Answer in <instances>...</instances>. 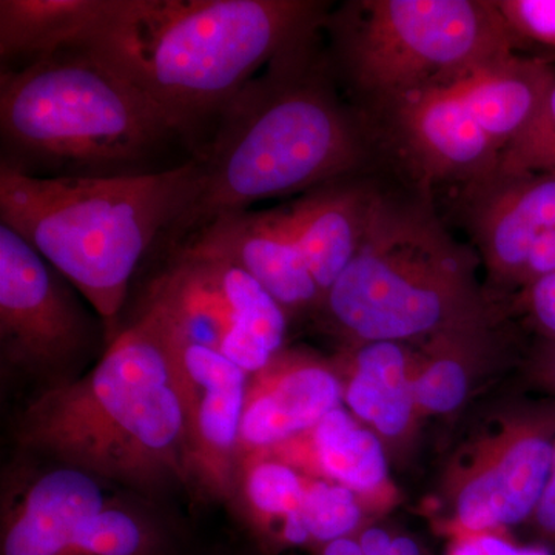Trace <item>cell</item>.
Returning <instances> with one entry per match:
<instances>
[{"instance_id":"obj_21","label":"cell","mask_w":555,"mask_h":555,"mask_svg":"<svg viewBox=\"0 0 555 555\" xmlns=\"http://www.w3.org/2000/svg\"><path fill=\"white\" fill-rule=\"evenodd\" d=\"M306 434L309 462L328 481L356 494H371L386 483L389 467L382 441L345 408L328 412Z\"/></svg>"},{"instance_id":"obj_23","label":"cell","mask_w":555,"mask_h":555,"mask_svg":"<svg viewBox=\"0 0 555 555\" xmlns=\"http://www.w3.org/2000/svg\"><path fill=\"white\" fill-rule=\"evenodd\" d=\"M301 517L310 542L326 545L332 540L356 534L363 513L356 492L334 481L317 480L306 488Z\"/></svg>"},{"instance_id":"obj_32","label":"cell","mask_w":555,"mask_h":555,"mask_svg":"<svg viewBox=\"0 0 555 555\" xmlns=\"http://www.w3.org/2000/svg\"><path fill=\"white\" fill-rule=\"evenodd\" d=\"M543 378L555 392V346L547 352L545 363H543Z\"/></svg>"},{"instance_id":"obj_24","label":"cell","mask_w":555,"mask_h":555,"mask_svg":"<svg viewBox=\"0 0 555 555\" xmlns=\"http://www.w3.org/2000/svg\"><path fill=\"white\" fill-rule=\"evenodd\" d=\"M555 175V82L524 133L500 155L495 177Z\"/></svg>"},{"instance_id":"obj_22","label":"cell","mask_w":555,"mask_h":555,"mask_svg":"<svg viewBox=\"0 0 555 555\" xmlns=\"http://www.w3.org/2000/svg\"><path fill=\"white\" fill-rule=\"evenodd\" d=\"M306 488L308 483L295 467L280 460L259 459L248 466V507L264 543L276 545L284 524L291 518L301 516Z\"/></svg>"},{"instance_id":"obj_25","label":"cell","mask_w":555,"mask_h":555,"mask_svg":"<svg viewBox=\"0 0 555 555\" xmlns=\"http://www.w3.org/2000/svg\"><path fill=\"white\" fill-rule=\"evenodd\" d=\"M412 387L416 406L429 414H451L469 389L465 363L455 356H438L412 379Z\"/></svg>"},{"instance_id":"obj_16","label":"cell","mask_w":555,"mask_h":555,"mask_svg":"<svg viewBox=\"0 0 555 555\" xmlns=\"http://www.w3.org/2000/svg\"><path fill=\"white\" fill-rule=\"evenodd\" d=\"M107 505L91 474L73 466L50 470L3 521L2 555H62L78 526Z\"/></svg>"},{"instance_id":"obj_1","label":"cell","mask_w":555,"mask_h":555,"mask_svg":"<svg viewBox=\"0 0 555 555\" xmlns=\"http://www.w3.org/2000/svg\"><path fill=\"white\" fill-rule=\"evenodd\" d=\"M320 30L281 51L219 113L199 145L198 195L152 261H166L218 219L353 177L363 166L366 139L335 91L327 56L318 54Z\"/></svg>"},{"instance_id":"obj_10","label":"cell","mask_w":555,"mask_h":555,"mask_svg":"<svg viewBox=\"0 0 555 555\" xmlns=\"http://www.w3.org/2000/svg\"><path fill=\"white\" fill-rule=\"evenodd\" d=\"M167 343L184 400L189 465L211 489L224 491L240 449L248 374L219 350Z\"/></svg>"},{"instance_id":"obj_20","label":"cell","mask_w":555,"mask_h":555,"mask_svg":"<svg viewBox=\"0 0 555 555\" xmlns=\"http://www.w3.org/2000/svg\"><path fill=\"white\" fill-rule=\"evenodd\" d=\"M403 343H363L353 360L345 401L382 437H400L414 415L415 398Z\"/></svg>"},{"instance_id":"obj_26","label":"cell","mask_w":555,"mask_h":555,"mask_svg":"<svg viewBox=\"0 0 555 555\" xmlns=\"http://www.w3.org/2000/svg\"><path fill=\"white\" fill-rule=\"evenodd\" d=\"M514 39L555 50V0H496Z\"/></svg>"},{"instance_id":"obj_27","label":"cell","mask_w":555,"mask_h":555,"mask_svg":"<svg viewBox=\"0 0 555 555\" xmlns=\"http://www.w3.org/2000/svg\"><path fill=\"white\" fill-rule=\"evenodd\" d=\"M357 537L364 555H427L414 537L393 534L382 526H369Z\"/></svg>"},{"instance_id":"obj_31","label":"cell","mask_w":555,"mask_h":555,"mask_svg":"<svg viewBox=\"0 0 555 555\" xmlns=\"http://www.w3.org/2000/svg\"><path fill=\"white\" fill-rule=\"evenodd\" d=\"M320 555H364L357 535L343 537L321 545Z\"/></svg>"},{"instance_id":"obj_9","label":"cell","mask_w":555,"mask_h":555,"mask_svg":"<svg viewBox=\"0 0 555 555\" xmlns=\"http://www.w3.org/2000/svg\"><path fill=\"white\" fill-rule=\"evenodd\" d=\"M555 452V404L526 415L470 470L455 495V514L469 531L521 524L534 516Z\"/></svg>"},{"instance_id":"obj_4","label":"cell","mask_w":555,"mask_h":555,"mask_svg":"<svg viewBox=\"0 0 555 555\" xmlns=\"http://www.w3.org/2000/svg\"><path fill=\"white\" fill-rule=\"evenodd\" d=\"M20 440L91 476L150 481L189 465L188 418L159 321L141 312L86 377L31 403Z\"/></svg>"},{"instance_id":"obj_28","label":"cell","mask_w":555,"mask_h":555,"mask_svg":"<svg viewBox=\"0 0 555 555\" xmlns=\"http://www.w3.org/2000/svg\"><path fill=\"white\" fill-rule=\"evenodd\" d=\"M555 273V229L546 230L532 244L518 283L531 286L542 278Z\"/></svg>"},{"instance_id":"obj_7","label":"cell","mask_w":555,"mask_h":555,"mask_svg":"<svg viewBox=\"0 0 555 555\" xmlns=\"http://www.w3.org/2000/svg\"><path fill=\"white\" fill-rule=\"evenodd\" d=\"M335 78L390 105L427 89H449L514 54L513 33L486 0H361L326 16Z\"/></svg>"},{"instance_id":"obj_18","label":"cell","mask_w":555,"mask_h":555,"mask_svg":"<svg viewBox=\"0 0 555 555\" xmlns=\"http://www.w3.org/2000/svg\"><path fill=\"white\" fill-rule=\"evenodd\" d=\"M554 82L555 72L545 61L511 54L447 90L503 152L534 120Z\"/></svg>"},{"instance_id":"obj_17","label":"cell","mask_w":555,"mask_h":555,"mask_svg":"<svg viewBox=\"0 0 555 555\" xmlns=\"http://www.w3.org/2000/svg\"><path fill=\"white\" fill-rule=\"evenodd\" d=\"M115 0H0V73L89 46Z\"/></svg>"},{"instance_id":"obj_11","label":"cell","mask_w":555,"mask_h":555,"mask_svg":"<svg viewBox=\"0 0 555 555\" xmlns=\"http://www.w3.org/2000/svg\"><path fill=\"white\" fill-rule=\"evenodd\" d=\"M184 250L215 255L238 266L269 292L287 317L320 308L323 301L315 278L276 207L251 208L218 219L173 255Z\"/></svg>"},{"instance_id":"obj_12","label":"cell","mask_w":555,"mask_h":555,"mask_svg":"<svg viewBox=\"0 0 555 555\" xmlns=\"http://www.w3.org/2000/svg\"><path fill=\"white\" fill-rule=\"evenodd\" d=\"M389 108L404 147L427 178L495 177L502 152L451 91H415Z\"/></svg>"},{"instance_id":"obj_14","label":"cell","mask_w":555,"mask_h":555,"mask_svg":"<svg viewBox=\"0 0 555 555\" xmlns=\"http://www.w3.org/2000/svg\"><path fill=\"white\" fill-rule=\"evenodd\" d=\"M372 196V190L349 177L309 190L276 207L323 298L356 257Z\"/></svg>"},{"instance_id":"obj_29","label":"cell","mask_w":555,"mask_h":555,"mask_svg":"<svg viewBox=\"0 0 555 555\" xmlns=\"http://www.w3.org/2000/svg\"><path fill=\"white\" fill-rule=\"evenodd\" d=\"M528 302L539 326L555 339V273L528 286Z\"/></svg>"},{"instance_id":"obj_6","label":"cell","mask_w":555,"mask_h":555,"mask_svg":"<svg viewBox=\"0 0 555 555\" xmlns=\"http://www.w3.org/2000/svg\"><path fill=\"white\" fill-rule=\"evenodd\" d=\"M320 308L360 345L456 334L478 321L474 259L426 207L374 192L356 257Z\"/></svg>"},{"instance_id":"obj_2","label":"cell","mask_w":555,"mask_h":555,"mask_svg":"<svg viewBox=\"0 0 555 555\" xmlns=\"http://www.w3.org/2000/svg\"><path fill=\"white\" fill-rule=\"evenodd\" d=\"M196 158L193 134L90 46L0 73V169L139 178Z\"/></svg>"},{"instance_id":"obj_13","label":"cell","mask_w":555,"mask_h":555,"mask_svg":"<svg viewBox=\"0 0 555 555\" xmlns=\"http://www.w3.org/2000/svg\"><path fill=\"white\" fill-rule=\"evenodd\" d=\"M248 383L240 448L262 451L309 433L341 406L345 389L327 366L280 353Z\"/></svg>"},{"instance_id":"obj_15","label":"cell","mask_w":555,"mask_h":555,"mask_svg":"<svg viewBox=\"0 0 555 555\" xmlns=\"http://www.w3.org/2000/svg\"><path fill=\"white\" fill-rule=\"evenodd\" d=\"M473 211V229L486 266L516 281L534 241L555 229V175L494 177Z\"/></svg>"},{"instance_id":"obj_30","label":"cell","mask_w":555,"mask_h":555,"mask_svg":"<svg viewBox=\"0 0 555 555\" xmlns=\"http://www.w3.org/2000/svg\"><path fill=\"white\" fill-rule=\"evenodd\" d=\"M532 520H534L539 535L545 540L547 545L555 547V452L550 478H547L545 491H543Z\"/></svg>"},{"instance_id":"obj_19","label":"cell","mask_w":555,"mask_h":555,"mask_svg":"<svg viewBox=\"0 0 555 555\" xmlns=\"http://www.w3.org/2000/svg\"><path fill=\"white\" fill-rule=\"evenodd\" d=\"M179 254L203 258L228 302L232 326L222 343V356L238 364L248 375L268 367L281 352L286 338L287 313L284 309L258 281L228 259L196 250Z\"/></svg>"},{"instance_id":"obj_3","label":"cell","mask_w":555,"mask_h":555,"mask_svg":"<svg viewBox=\"0 0 555 555\" xmlns=\"http://www.w3.org/2000/svg\"><path fill=\"white\" fill-rule=\"evenodd\" d=\"M313 0H115L89 46L201 142L281 51L323 27Z\"/></svg>"},{"instance_id":"obj_5","label":"cell","mask_w":555,"mask_h":555,"mask_svg":"<svg viewBox=\"0 0 555 555\" xmlns=\"http://www.w3.org/2000/svg\"><path fill=\"white\" fill-rule=\"evenodd\" d=\"M199 188L198 159L139 178L38 179L0 169V224L78 288L112 339L134 276Z\"/></svg>"},{"instance_id":"obj_8","label":"cell","mask_w":555,"mask_h":555,"mask_svg":"<svg viewBox=\"0 0 555 555\" xmlns=\"http://www.w3.org/2000/svg\"><path fill=\"white\" fill-rule=\"evenodd\" d=\"M80 292L9 225L0 224V349L28 371L67 367L94 346L98 321ZM82 297V295H80Z\"/></svg>"}]
</instances>
